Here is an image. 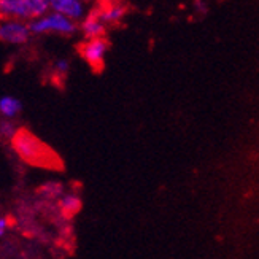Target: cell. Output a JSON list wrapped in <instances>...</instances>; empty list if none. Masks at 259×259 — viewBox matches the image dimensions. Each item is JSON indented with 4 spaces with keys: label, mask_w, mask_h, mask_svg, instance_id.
Wrapping results in <instances>:
<instances>
[{
    "label": "cell",
    "mask_w": 259,
    "mask_h": 259,
    "mask_svg": "<svg viewBox=\"0 0 259 259\" xmlns=\"http://www.w3.org/2000/svg\"><path fill=\"white\" fill-rule=\"evenodd\" d=\"M11 146H13L15 153L27 164L47 168H54V165H59V159L54 156V153L29 131L18 129L15 137L11 139Z\"/></svg>",
    "instance_id": "6da1fadb"
},
{
    "label": "cell",
    "mask_w": 259,
    "mask_h": 259,
    "mask_svg": "<svg viewBox=\"0 0 259 259\" xmlns=\"http://www.w3.org/2000/svg\"><path fill=\"white\" fill-rule=\"evenodd\" d=\"M48 11V0H0V18L32 21Z\"/></svg>",
    "instance_id": "7a4b0ae2"
},
{
    "label": "cell",
    "mask_w": 259,
    "mask_h": 259,
    "mask_svg": "<svg viewBox=\"0 0 259 259\" xmlns=\"http://www.w3.org/2000/svg\"><path fill=\"white\" fill-rule=\"evenodd\" d=\"M30 32L35 35H43V33H58V35H73L76 32V21L70 19L69 16L56 13V11H48L43 16H38L29 22Z\"/></svg>",
    "instance_id": "3957f363"
},
{
    "label": "cell",
    "mask_w": 259,
    "mask_h": 259,
    "mask_svg": "<svg viewBox=\"0 0 259 259\" xmlns=\"http://www.w3.org/2000/svg\"><path fill=\"white\" fill-rule=\"evenodd\" d=\"M32 35L26 21L13 18H0V41L8 45H24Z\"/></svg>",
    "instance_id": "277c9868"
},
{
    "label": "cell",
    "mask_w": 259,
    "mask_h": 259,
    "mask_svg": "<svg viewBox=\"0 0 259 259\" xmlns=\"http://www.w3.org/2000/svg\"><path fill=\"white\" fill-rule=\"evenodd\" d=\"M107 53H108V41L104 37L86 38V41L80 47L81 58L91 65L93 69H102Z\"/></svg>",
    "instance_id": "5b68a950"
},
{
    "label": "cell",
    "mask_w": 259,
    "mask_h": 259,
    "mask_svg": "<svg viewBox=\"0 0 259 259\" xmlns=\"http://www.w3.org/2000/svg\"><path fill=\"white\" fill-rule=\"evenodd\" d=\"M50 10L69 16L73 21L83 19L86 16V4L84 0H48Z\"/></svg>",
    "instance_id": "8992f818"
},
{
    "label": "cell",
    "mask_w": 259,
    "mask_h": 259,
    "mask_svg": "<svg viewBox=\"0 0 259 259\" xmlns=\"http://www.w3.org/2000/svg\"><path fill=\"white\" fill-rule=\"evenodd\" d=\"M105 22L100 18L99 11H94V13H89L83 18L81 22V32L86 38H97V37H104L105 33Z\"/></svg>",
    "instance_id": "52a82bcc"
},
{
    "label": "cell",
    "mask_w": 259,
    "mask_h": 259,
    "mask_svg": "<svg viewBox=\"0 0 259 259\" xmlns=\"http://www.w3.org/2000/svg\"><path fill=\"white\" fill-rule=\"evenodd\" d=\"M22 110L21 100L13 97V96H4L0 97V115L7 119H13L16 118Z\"/></svg>",
    "instance_id": "ba28073f"
},
{
    "label": "cell",
    "mask_w": 259,
    "mask_h": 259,
    "mask_svg": "<svg viewBox=\"0 0 259 259\" xmlns=\"http://www.w3.org/2000/svg\"><path fill=\"white\" fill-rule=\"evenodd\" d=\"M59 208H61V211L64 213L65 217H72V215H75V213L80 211L81 199L78 197L76 194H72V193L64 194L59 199Z\"/></svg>",
    "instance_id": "9c48e42d"
},
{
    "label": "cell",
    "mask_w": 259,
    "mask_h": 259,
    "mask_svg": "<svg viewBox=\"0 0 259 259\" xmlns=\"http://www.w3.org/2000/svg\"><path fill=\"white\" fill-rule=\"evenodd\" d=\"M99 15L104 19L105 24H116V22H119L122 18H124L126 7H122L119 4H113V5H108L104 10H100Z\"/></svg>",
    "instance_id": "30bf717a"
},
{
    "label": "cell",
    "mask_w": 259,
    "mask_h": 259,
    "mask_svg": "<svg viewBox=\"0 0 259 259\" xmlns=\"http://www.w3.org/2000/svg\"><path fill=\"white\" fill-rule=\"evenodd\" d=\"M18 132V127L13 124V121L11 119H7L0 122V137H4L7 140H11L15 137V134Z\"/></svg>",
    "instance_id": "8fae6325"
},
{
    "label": "cell",
    "mask_w": 259,
    "mask_h": 259,
    "mask_svg": "<svg viewBox=\"0 0 259 259\" xmlns=\"http://www.w3.org/2000/svg\"><path fill=\"white\" fill-rule=\"evenodd\" d=\"M194 11L199 16H205L208 13V4L205 0H196L194 2Z\"/></svg>",
    "instance_id": "7c38bea8"
},
{
    "label": "cell",
    "mask_w": 259,
    "mask_h": 259,
    "mask_svg": "<svg viewBox=\"0 0 259 259\" xmlns=\"http://www.w3.org/2000/svg\"><path fill=\"white\" fill-rule=\"evenodd\" d=\"M54 70L58 72V75L64 76L67 72H69V62H67L65 59H58L54 62Z\"/></svg>",
    "instance_id": "4fadbf2b"
},
{
    "label": "cell",
    "mask_w": 259,
    "mask_h": 259,
    "mask_svg": "<svg viewBox=\"0 0 259 259\" xmlns=\"http://www.w3.org/2000/svg\"><path fill=\"white\" fill-rule=\"evenodd\" d=\"M8 226H10V221L7 218H0V237L7 232Z\"/></svg>",
    "instance_id": "5bb4252c"
}]
</instances>
